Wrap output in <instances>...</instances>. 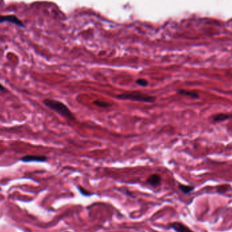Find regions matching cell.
Instances as JSON below:
<instances>
[{"label":"cell","mask_w":232,"mask_h":232,"mask_svg":"<svg viewBox=\"0 0 232 232\" xmlns=\"http://www.w3.org/2000/svg\"><path fill=\"white\" fill-rule=\"evenodd\" d=\"M171 227L176 232H193L186 225L179 222H175L171 224Z\"/></svg>","instance_id":"5b68a950"},{"label":"cell","mask_w":232,"mask_h":232,"mask_svg":"<svg viewBox=\"0 0 232 232\" xmlns=\"http://www.w3.org/2000/svg\"><path fill=\"white\" fill-rule=\"evenodd\" d=\"M179 189L182 191L184 193H189L191 191H192L193 190V187L192 186H189V185H181L180 184L179 185Z\"/></svg>","instance_id":"30bf717a"},{"label":"cell","mask_w":232,"mask_h":232,"mask_svg":"<svg viewBox=\"0 0 232 232\" xmlns=\"http://www.w3.org/2000/svg\"><path fill=\"white\" fill-rule=\"evenodd\" d=\"M22 162H45L47 161V157L44 155H27L21 158Z\"/></svg>","instance_id":"277c9868"},{"label":"cell","mask_w":232,"mask_h":232,"mask_svg":"<svg viewBox=\"0 0 232 232\" xmlns=\"http://www.w3.org/2000/svg\"><path fill=\"white\" fill-rule=\"evenodd\" d=\"M93 104L96 106L101 107V108H109V107H111V104H110L107 102H105V101H102L100 100H97L93 101Z\"/></svg>","instance_id":"ba28073f"},{"label":"cell","mask_w":232,"mask_h":232,"mask_svg":"<svg viewBox=\"0 0 232 232\" xmlns=\"http://www.w3.org/2000/svg\"><path fill=\"white\" fill-rule=\"evenodd\" d=\"M231 118V115H227V114H218L215 115L213 118V120L214 121H224L225 120H227V119H229Z\"/></svg>","instance_id":"9c48e42d"},{"label":"cell","mask_w":232,"mask_h":232,"mask_svg":"<svg viewBox=\"0 0 232 232\" xmlns=\"http://www.w3.org/2000/svg\"><path fill=\"white\" fill-rule=\"evenodd\" d=\"M0 91L1 92H8L9 90L5 88V86H3L1 83H0Z\"/></svg>","instance_id":"7c38bea8"},{"label":"cell","mask_w":232,"mask_h":232,"mask_svg":"<svg viewBox=\"0 0 232 232\" xmlns=\"http://www.w3.org/2000/svg\"><path fill=\"white\" fill-rule=\"evenodd\" d=\"M79 189H80V191H81V193H83L84 195L87 196V195H88V194H89V193L88 192V191H86L84 189H82V188H81V187H79Z\"/></svg>","instance_id":"4fadbf2b"},{"label":"cell","mask_w":232,"mask_h":232,"mask_svg":"<svg viewBox=\"0 0 232 232\" xmlns=\"http://www.w3.org/2000/svg\"><path fill=\"white\" fill-rule=\"evenodd\" d=\"M161 180L162 179L160 176L157 175V174H153V175H150L149 177H148V179H147V183L150 185L156 187L160 183Z\"/></svg>","instance_id":"8992f818"},{"label":"cell","mask_w":232,"mask_h":232,"mask_svg":"<svg viewBox=\"0 0 232 232\" xmlns=\"http://www.w3.org/2000/svg\"><path fill=\"white\" fill-rule=\"evenodd\" d=\"M8 22L12 24L16 25L19 26L20 27L25 28V26L21 20H20L18 17L14 14H10V15H5V16H2L0 15V23Z\"/></svg>","instance_id":"3957f363"},{"label":"cell","mask_w":232,"mask_h":232,"mask_svg":"<svg viewBox=\"0 0 232 232\" xmlns=\"http://www.w3.org/2000/svg\"><path fill=\"white\" fill-rule=\"evenodd\" d=\"M136 84L138 86L145 87L148 86V82L145 79H138L136 80Z\"/></svg>","instance_id":"8fae6325"},{"label":"cell","mask_w":232,"mask_h":232,"mask_svg":"<svg viewBox=\"0 0 232 232\" xmlns=\"http://www.w3.org/2000/svg\"><path fill=\"white\" fill-rule=\"evenodd\" d=\"M178 93L179 94L185 95V96H187V97H190L195 98L199 97L198 94L196 93V92H192V91L185 90H179Z\"/></svg>","instance_id":"52a82bcc"},{"label":"cell","mask_w":232,"mask_h":232,"mask_svg":"<svg viewBox=\"0 0 232 232\" xmlns=\"http://www.w3.org/2000/svg\"><path fill=\"white\" fill-rule=\"evenodd\" d=\"M116 98L121 100H130L137 102L153 103L155 101L156 98L152 95L147 94L139 91L126 92L116 96Z\"/></svg>","instance_id":"7a4b0ae2"},{"label":"cell","mask_w":232,"mask_h":232,"mask_svg":"<svg viewBox=\"0 0 232 232\" xmlns=\"http://www.w3.org/2000/svg\"><path fill=\"white\" fill-rule=\"evenodd\" d=\"M43 103L46 107H48L53 111L56 112L63 118L68 119L69 120H75V117L71 111L69 107L65 104L60 102L59 101L50 99V98H46L43 101Z\"/></svg>","instance_id":"6da1fadb"}]
</instances>
